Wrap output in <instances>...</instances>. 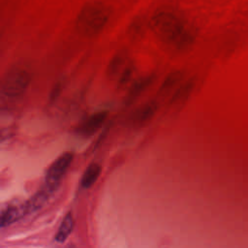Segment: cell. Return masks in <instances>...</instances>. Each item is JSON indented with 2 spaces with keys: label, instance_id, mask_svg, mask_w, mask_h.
I'll return each instance as SVG.
<instances>
[{
  "label": "cell",
  "instance_id": "cell-1",
  "mask_svg": "<svg viewBox=\"0 0 248 248\" xmlns=\"http://www.w3.org/2000/svg\"><path fill=\"white\" fill-rule=\"evenodd\" d=\"M153 33L169 47L175 50H186L196 40V30L188 20L177 12L160 10L149 19Z\"/></svg>",
  "mask_w": 248,
  "mask_h": 248
},
{
  "label": "cell",
  "instance_id": "cell-2",
  "mask_svg": "<svg viewBox=\"0 0 248 248\" xmlns=\"http://www.w3.org/2000/svg\"><path fill=\"white\" fill-rule=\"evenodd\" d=\"M111 10L106 3L93 0L85 3L76 18V29L84 37L99 35L108 23Z\"/></svg>",
  "mask_w": 248,
  "mask_h": 248
},
{
  "label": "cell",
  "instance_id": "cell-3",
  "mask_svg": "<svg viewBox=\"0 0 248 248\" xmlns=\"http://www.w3.org/2000/svg\"><path fill=\"white\" fill-rule=\"evenodd\" d=\"M31 82L30 73L19 67L9 70L1 81V96L7 100H15L27 91Z\"/></svg>",
  "mask_w": 248,
  "mask_h": 248
},
{
  "label": "cell",
  "instance_id": "cell-4",
  "mask_svg": "<svg viewBox=\"0 0 248 248\" xmlns=\"http://www.w3.org/2000/svg\"><path fill=\"white\" fill-rule=\"evenodd\" d=\"M73 153L65 152L51 164L46 175V186L52 189L53 191L58 188L61 178L63 177L73 161Z\"/></svg>",
  "mask_w": 248,
  "mask_h": 248
},
{
  "label": "cell",
  "instance_id": "cell-5",
  "mask_svg": "<svg viewBox=\"0 0 248 248\" xmlns=\"http://www.w3.org/2000/svg\"><path fill=\"white\" fill-rule=\"evenodd\" d=\"M108 118V112L105 110L94 112L85 117L77 127L76 133L79 137L88 138L94 135L105 124Z\"/></svg>",
  "mask_w": 248,
  "mask_h": 248
},
{
  "label": "cell",
  "instance_id": "cell-6",
  "mask_svg": "<svg viewBox=\"0 0 248 248\" xmlns=\"http://www.w3.org/2000/svg\"><path fill=\"white\" fill-rule=\"evenodd\" d=\"M158 110V103L155 100L148 101L139 107L131 116V123L136 127H140L148 123Z\"/></svg>",
  "mask_w": 248,
  "mask_h": 248
},
{
  "label": "cell",
  "instance_id": "cell-7",
  "mask_svg": "<svg viewBox=\"0 0 248 248\" xmlns=\"http://www.w3.org/2000/svg\"><path fill=\"white\" fill-rule=\"evenodd\" d=\"M133 63L129 55L124 51L115 53L108 64L107 74L109 78L117 80L123 72Z\"/></svg>",
  "mask_w": 248,
  "mask_h": 248
},
{
  "label": "cell",
  "instance_id": "cell-8",
  "mask_svg": "<svg viewBox=\"0 0 248 248\" xmlns=\"http://www.w3.org/2000/svg\"><path fill=\"white\" fill-rule=\"evenodd\" d=\"M155 77L153 75L142 76L139 78H136L132 84L129 86L125 97V104L130 105L135 102L139 96H140L154 81Z\"/></svg>",
  "mask_w": 248,
  "mask_h": 248
},
{
  "label": "cell",
  "instance_id": "cell-9",
  "mask_svg": "<svg viewBox=\"0 0 248 248\" xmlns=\"http://www.w3.org/2000/svg\"><path fill=\"white\" fill-rule=\"evenodd\" d=\"M195 87V80L193 78H189L183 80L172 92L170 103L173 106L184 103L191 95Z\"/></svg>",
  "mask_w": 248,
  "mask_h": 248
},
{
  "label": "cell",
  "instance_id": "cell-10",
  "mask_svg": "<svg viewBox=\"0 0 248 248\" xmlns=\"http://www.w3.org/2000/svg\"><path fill=\"white\" fill-rule=\"evenodd\" d=\"M28 212H27L25 203L22 205H17V206L15 205V206L6 208L1 213V222H0L1 227L4 228V227L14 223L15 221L18 220L19 218H21L22 216H24Z\"/></svg>",
  "mask_w": 248,
  "mask_h": 248
},
{
  "label": "cell",
  "instance_id": "cell-11",
  "mask_svg": "<svg viewBox=\"0 0 248 248\" xmlns=\"http://www.w3.org/2000/svg\"><path fill=\"white\" fill-rule=\"evenodd\" d=\"M182 81H183V73L178 70L172 71L164 78L162 84L160 85L159 91L163 94H167L171 90L174 91V88H176Z\"/></svg>",
  "mask_w": 248,
  "mask_h": 248
},
{
  "label": "cell",
  "instance_id": "cell-12",
  "mask_svg": "<svg viewBox=\"0 0 248 248\" xmlns=\"http://www.w3.org/2000/svg\"><path fill=\"white\" fill-rule=\"evenodd\" d=\"M101 172V167L97 163H92L90 164L81 178V186L84 188H89L98 178Z\"/></svg>",
  "mask_w": 248,
  "mask_h": 248
},
{
  "label": "cell",
  "instance_id": "cell-13",
  "mask_svg": "<svg viewBox=\"0 0 248 248\" xmlns=\"http://www.w3.org/2000/svg\"><path fill=\"white\" fill-rule=\"evenodd\" d=\"M73 225H74L73 217H72L71 213H68L64 217V219H63V221H62V223H61V225H60V227L58 229V232H57L56 236H55L56 241L63 242L68 237L70 232H72Z\"/></svg>",
  "mask_w": 248,
  "mask_h": 248
},
{
  "label": "cell",
  "instance_id": "cell-14",
  "mask_svg": "<svg viewBox=\"0 0 248 248\" xmlns=\"http://www.w3.org/2000/svg\"><path fill=\"white\" fill-rule=\"evenodd\" d=\"M61 90H62V82H61V80H59L53 85V87L49 93V103H54L58 99V97L61 93Z\"/></svg>",
  "mask_w": 248,
  "mask_h": 248
},
{
  "label": "cell",
  "instance_id": "cell-15",
  "mask_svg": "<svg viewBox=\"0 0 248 248\" xmlns=\"http://www.w3.org/2000/svg\"><path fill=\"white\" fill-rule=\"evenodd\" d=\"M143 28H144V25H143V22H142L141 19L134 20L131 27H130L131 33L134 36H139L143 31Z\"/></svg>",
  "mask_w": 248,
  "mask_h": 248
}]
</instances>
